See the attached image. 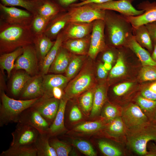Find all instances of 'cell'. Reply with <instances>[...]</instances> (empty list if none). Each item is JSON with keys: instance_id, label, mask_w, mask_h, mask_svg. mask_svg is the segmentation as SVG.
<instances>
[{"instance_id": "23", "label": "cell", "mask_w": 156, "mask_h": 156, "mask_svg": "<svg viewBox=\"0 0 156 156\" xmlns=\"http://www.w3.org/2000/svg\"><path fill=\"white\" fill-rule=\"evenodd\" d=\"M105 129L106 133L109 136L119 139L125 138L128 129L121 116L108 122Z\"/></svg>"}, {"instance_id": "26", "label": "cell", "mask_w": 156, "mask_h": 156, "mask_svg": "<svg viewBox=\"0 0 156 156\" xmlns=\"http://www.w3.org/2000/svg\"><path fill=\"white\" fill-rule=\"evenodd\" d=\"M31 76L25 72L15 73L12 77L10 92L15 97L20 96L26 83Z\"/></svg>"}, {"instance_id": "57", "label": "cell", "mask_w": 156, "mask_h": 156, "mask_svg": "<svg viewBox=\"0 0 156 156\" xmlns=\"http://www.w3.org/2000/svg\"><path fill=\"white\" fill-rule=\"evenodd\" d=\"M103 65L105 68L107 70H109L111 68L112 66L110 63L105 62Z\"/></svg>"}, {"instance_id": "51", "label": "cell", "mask_w": 156, "mask_h": 156, "mask_svg": "<svg viewBox=\"0 0 156 156\" xmlns=\"http://www.w3.org/2000/svg\"><path fill=\"white\" fill-rule=\"evenodd\" d=\"M107 70L105 68L103 64L102 63L100 64L97 69V74L98 77L100 79H104L107 76Z\"/></svg>"}, {"instance_id": "20", "label": "cell", "mask_w": 156, "mask_h": 156, "mask_svg": "<svg viewBox=\"0 0 156 156\" xmlns=\"http://www.w3.org/2000/svg\"><path fill=\"white\" fill-rule=\"evenodd\" d=\"M50 137L49 133L39 134L34 144L37 156H57L55 150L50 144Z\"/></svg>"}, {"instance_id": "24", "label": "cell", "mask_w": 156, "mask_h": 156, "mask_svg": "<svg viewBox=\"0 0 156 156\" xmlns=\"http://www.w3.org/2000/svg\"><path fill=\"white\" fill-rule=\"evenodd\" d=\"M23 47H19L12 52L2 55L0 57L1 68L5 70L9 77L11 72L14 68L15 62L17 58L23 53Z\"/></svg>"}, {"instance_id": "42", "label": "cell", "mask_w": 156, "mask_h": 156, "mask_svg": "<svg viewBox=\"0 0 156 156\" xmlns=\"http://www.w3.org/2000/svg\"><path fill=\"white\" fill-rule=\"evenodd\" d=\"M68 23H69V17L67 14L60 18L53 23L50 28L49 34L52 36L56 35Z\"/></svg>"}, {"instance_id": "36", "label": "cell", "mask_w": 156, "mask_h": 156, "mask_svg": "<svg viewBox=\"0 0 156 156\" xmlns=\"http://www.w3.org/2000/svg\"><path fill=\"white\" fill-rule=\"evenodd\" d=\"M82 59L79 56H75L70 61L66 71V76L70 79L77 73L82 63Z\"/></svg>"}, {"instance_id": "34", "label": "cell", "mask_w": 156, "mask_h": 156, "mask_svg": "<svg viewBox=\"0 0 156 156\" xmlns=\"http://www.w3.org/2000/svg\"><path fill=\"white\" fill-rule=\"evenodd\" d=\"M126 72L123 55L122 52H119L116 62L111 69L109 74L111 78H116L124 75Z\"/></svg>"}, {"instance_id": "29", "label": "cell", "mask_w": 156, "mask_h": 156, "mask_svg": "<svg viewBox=\"0 0 156 156\" xmlns=\"http://www.w3.org/2000/svg\"><path fill=\"white\" fill-rule=\"evenodd\" d=\"M86 37L81 38L69 39L66 43V48L72 53L77 54L85 53L89 43Z\"/></svg>"}, {"instance_id": "54", "label": "cell", "mask_w": 156, "mask_h": 156, "mask_svg": "<svg viewBox=\"0 0 156 156\" xmlns=\"http://www.w3.org/2000/svg\"><path fill=\"white\" fill-rule=\"evenodd\" d=\"M60 4L62 6L67 7L74 3L79 0H58Z\"/></svg>"}, {"instance_id": "6", "label": "cell", "mask_w": 156, "mask_h": 156, "mask_svg": "<svg viewBox=\"0 0 156 156\" xmlns=\"http://www.w3.org/2000/svg\"><path fill=\"white\" fill-rule=\"evenodd\" d=\"M94 81L92 71L84 69L67 85L64 95L68 99L76 96L89 89Z\"/></svg>"}, {"instance_id": "33", "label": "cell", "mask_w": 156, "mask_h": 156, "mask_svg": "<svg viewBox=\"0 0 156 156\" xmlns=\"http://www.w3.org/2000/svg\"><path fill=\"white\" fill-rule=\"evenodd\" d=\"M50 145L55 150L57 156H67L70 151V146L66 143L57 139H49Z\"/></svg>"}, {"instance_id": "19", "label": "cell", "mask_w": 156, "mask_h": 156, "mask_svg": "<svg viewBox=\"0 0 156 156\" xmlns=\"http://www.w3.org/2000/svg\"><path fill=\"white\" fill-rule=\"evenodd\" d=\"M93 23H70L65 31L66 36L69 39L83 38L92 31Z\"/></svg>"}, {"instance_id": "58", "label": "cell", "mask_w": 156, "mask_h": 156, "mask_svg": "<svg viewBox=\"0 0 156 156\" xmlns=\"http://www.w3.org/2000/svg\"><path fill=\"white\" fill-rule=\"evenodd\" d=\"M149 150H152L156 151V145L154 143H152L149 146Z\"/></svg>"}, {"instance_id": "13", "label": "cell", "mask_w": 156, "mask_h": 156, "mask_svg": "<svg viewBox=\"0 0 156 156\" xmlns=\"http://www.w3.org/2000/svg\"><path fill=\"white\" fill-rule=\"evenodd\" d=\"M121 117L128 129L150 121L139 106L133 104L122 109Z\"/></svg>"}, {"instance_id": "40", "label": "cell", "mask_w": 156, "mask_h": 156, "mask_svg": "<svg viewBox=\"0 0 156 156\" xmlns=\"http://www.w3.org/2000/svg\"><path fill=\"white\" fill-rule=\"evenodd\" d=\"M140 78L144 81L156 80V66H144L140 71Z\"/></svg>"}, {"instance_id": "10", "label": "cell", "mask_w": 156, "mask_h": 156, "mask_svg": "<svg viewBox=\"0 0 156 156\" xmlns=\"http://www.w3.org/2000/svg\"><path fill=\"white\" fill-rule=\"evenodd\" d=\"M38 60L36 51L27 46L23 47L22 53L16 59L14 68L23 69L30 76L36 74L38 71Z\"/></svg>"}, {"instance_id": "50", "label": "cell", "mask_w": 156, "mask_h": 156, "mask_svg": "<svg viewBox=\"0 0 156 156\" xmlns=\"http://www.w3.org/2000/svg\"><path fill=\"white\" fill-rule=\"evenodd\" d=\"M112 0H85L80 3H75L71 5L70 7H77L90 3H102Z\"/></svg>"}, {"instance_id": "53", "label": "cell", "mask_w": 156, "mask_h": 156, "mask_svg": "<svg viewBox=\"0 0 156 156\" xmlns=\"http://www.w3.org/2000/svg\"><path fill=\"white\" fill-rule=\"evenodd\" d=\"M52 94L53 97L60 100L63 96L62 89L59 87L54 88L52 90Z\"/></svg>"}, {"instance_id": "12", "label": "cell", "mask_w": 156, "mask_h": 156, "mask_svg": "<svg viewBox=\"0 0 156 156\" xmlns=\"http://www.w3.org/2000/svg\"><path fill=\"white\" fill-rule=\"evenodd\" d=\"M129 0H112L102 3H90L95 8L117 12L125 16H136L142 14V10L136 9Z\"/></svg>"}, {"instance_id": "8", "label": "cell", "mask_w": 156, "mask_h": 156, "mask_svg": "<svg viewBox=\"0 0 156 156\" xmlns=\"http://www.w3.org/2000/svg\"><path fill=\"white\" fill-rule=\"evenodd\" d=\"M137 9L144 11L142 14L136 16L123 15L131 24L133 27H136L142 25L156 21V2L148 0L143 1L137 6Z\"/></svg>"}, {"instance_id": "1", "label": "cell", "mask_w": 156, "mask_h": 156, "mask_svg": "<svg viewBox=\"0 0 156 156\" xmlns=\"http://www.w3.org/2000/svg\"><path fill=\"white\" fill-rule=\"evenodd\" d=\"M125 139L128 146L134 152L139 155L146 156L148 142L152 140L156 143V123L149 121L128 129Z\"/></svg>"}, {"instance_id": "4", "label": "cell", "mask_w": 156, "mask_h": 156, "mask_svg": "<svg viewBox=\"0 0 156 156\" xmlns=\"http://www.w3.org/2000/svg\"><path fill=\"white\" fill-rule=\"evenodd\" d=\"M26 29L18 25L8 26L0 33L1 46L6 51L15 49L27 42L29 37Z\"/></svg>"}, {"instance_id": "39", "label": "cell", "mask_w": 156, "mask_h": 156, "mask_svg": "<svg viewBox=\"0 0 156 156\" xmlns=\"http://www.w3.org/2000/svg\"><path fill=\"white\" fill-rule=\"evenodd\" d=\"M122 109L116 106L111 105H107L104 108L103 115L106 120L108 122L114 119L121 116Z\"/></svg>"}, {"instance_id": "18", "label": "cell", "mask_w": 156, "mask_h": 156, "mask_svg": "<svg viewBox=\"0 0 156 156\" xmlns=\"http://www.w3.org/2000/svg\"><path fill=\"white\" fill-rule=\"evenodd\" d=\"M68 99L64 95L60 100L58 109L55 118L50 126L49 133L50 136L58 134L65 130L64 114Z\"/></svg>"}, {"instance_id": "30", "label": "cell", "mask_w": 156, "mask_h": 156, "mask_svg": "<svg viewBox=\"0 0 156 156\" xmlns=\"http://www.w3.org/2000/svg\"><path fill=\"white\" fill-rule=\"evenodd\" d=\"M136 101L149 120L153 122L156 115V101L139 96L137 98Z\"/></svg>"}, {"instance_id": "25", "label": "cell", "mask_w": 156, "mask_h": 156, "mask_svg": "<svg viewBox=\"0 0 156 156\" xmlns=\"http://www.w3.org/2000/svg\"><path fill=\"white\" fill-rule=\"evenodd\" d=\"M70 62L69 56L66 51L64 49L59 50L49 72L55 73H64L66 72Z\"/></svg>"}, {"instance_id": "43", "label": "cell", "mask_w": 156, "mask_h": 156, "mask_svg": "<svg viewBox=\"0 0 156 156\" xmlns=\"http://www.w3.org/2000/svg\"><path fill=\"white\" fill-rule=\"evenodd\" d=\"M57 9L55 5L50 3H46L41 6L39 9V15L48 19L55 15Z\"/></svg>"}, {"instance_id": "14", "label": "cell", "mask_w": 156, "mask_h": 156, "mask_svg": "<svg viewBox=\"0 0 156 156\" xmlns=\"http://www.w3.org/2000/svg\"><path fill=\"white\" fill-rule=\"evenodd\" d=\"M60 100L53 97L43 96L32 106L47 122L50 126L57 113Z\"/></svg>"}, {"instance_id": "21", "label": "cell", "mask_w": 156, "mask_h": 156, "mask_svg": "<svg viewBox=\"0 0 156 156\" xmlns=\"http://www.w3.org/2000/svg\"><path fill=\"white\" fill-rule=\"evenodd\" d=\"M63 41L62 36H58L51 49L41 62V72L42 75L47 74L56 58Z\"/></svg>"}, {"instance_id": "2", "label": "cell", "mask_w": 156, "mask_h": 156, "mask_svg": "<svg viewBox=\"0 0 156 156\" xmlns=\"http://www.w3.org/2000/svg\"><path fill=\"white\" fill-rule=\"evenodd\" d=\"M104 19L107 36L113 45L120 46L126 44L127 34L132 33V27L124 16L110 10H105Z\"/></svg>"}, {"instance_id": "7", "label": "cell", "mask_w": 156, "mask_h": 156, "mask_svg": "<svg viewBox=\"0 0 156 156\" xmlns=\"http://www.w3.org/2000/svg\"><path fill=\"white\" fill-rule=\"evenodd\" d=\"M15 130L12 133V140L10 146H29L34 145L40 133L34 128L18 122Z\"/></svg>"}, {"instance_id": "22", "label": "cell", "mask_w": 156, "mask_h": 156, "mask_svg": "<svg viewBox=\"0 0 156 156\" xmlns=\"http://www.w3.org/2000/svg\"><path fill=\"white\" fill-rule=\"evenodd\" d=\"M132 33L135 40L140 45L144 47L151 52L153 51V42L145 25L132 27Z\"/></svg>"}, {"instance_id": "55", "label": "cell", "mask_w": 156, "mask_h": 156, "mask_svg": "<svg viewBox=\"0 0 156 156\" xmlns=\"http://www.w3.org/2000/svg\"><path fill=\"white\" fill-rule=\"evenodd\" d=\"M154 45L153 47V50L152 51V54L151 57L153 60L156 62V41H153Z\"/></svg>"}, {"instance_id": "35", "label": "cell", "mask_w": 156, "mask_h": 156, "mask_svg": "<svg viewBox=\"0 0 156 156\" xmlns=\"http://www.w3.org/2000/svg\"><path fill=\"white\" fill-rule=\"evenodd\" d=\"M103 126V123L101 121L89 122L77 126L74 130L84 133L92 132L98 130Z\"/></svg>"}, {"instance_id": "27", "label": "cell", "mask_w": 156, "mask_h": 156, "mask_svg": "<svg viewBox=\"0 0 156 156\" xmlns=\"http://www.w3.org/2000/svg\"><path fill=\"white\" fill-rule=\"evenodd\" d=\"M106 98V90L103 85L97 86L94 90L93 105L90 116L94 117L99 113Z\"/></svg>"}, {"instance_id": "47", "label": "cell", "mask_w": 156, "mask_h": 156, "mask_svg": "<svg viewBox=\"0 0 156 156\" xmlns=\"http://www.w3.org/2000/svg\"><path fill=\"white\" fill-rule=\"evenodd\" d=\"M69 117L70 120L73 122L78 121L82 118L81 113L77 106L75 105L72 107L70 113Z\"/></svg>"}, {"instance_id": "32", "label": "cell", "mask_w": 156, "mask_h": 156, "mask_svg": "<svg viewBox=\"0 0 156 156\" xmlns=\"http://www.w3.org/2000/svg\"><path fill=\"white\" fill-rule=\"evenodd\" d=\"M98 146L102 152L107 156H120L122 154L121 150L118 147L104 140L98 143Z\"/></svg>"}, {"instance_id": "9", "label": "cell", "mask_w": 156, "mask_h": 156, "mask_svg": "<svg viewBox=\"0 0 156 156\" xmlns=\"http://www.w3.org/2000/svg\"><path fill=\"white\" fill-rule=\"evenodd\" d=\"M105 23L104 20H96L93 23L92 34L88 51L90 57L94 59L105 47Z\"/></svg>"}, {"instance_id": "31", "label": "cell", "mask_w": 156, "mask_h": 156, "mask_svg": "<svg viewBox=\"0 0 156 156\" xmlns=\"http://www.w3.org/2000/svg\"><path fill=\"white\" fill-rule=\"evenodd\" d=\"M2 10L10 18L19 21L29 18L30 15L27 12L14 7H8L0 4Z\"/></svg>"}, {"instance_id": "3", "label": "cell", "mask_w": 156, "mask_h": 156, "mask_svg": "<svg viewBox=\"0 0 156 156\" xmlns=\"http://www.w3.org/2000/svg\"><path fill=\"white\" fill-rule=\"evenodd\" d=\"M1 127L12 123H17L22 113L33 106L40 98L29 100H16L8 96L4 91L1 92Z\"/></svg>"}, {"instance_id": "37", "label": "cell", "mask_w": 156, "mask_h": 156, "mask_svg": "<svg viewBox=\"0 0 156 156\" xmlns=\"http://www.w3.org/2000/svg\"><path fill=\"white\" fill-rule=\"evenodd\" d=\"M54 43L46 37L41 38L38 43V49L41 61L44 58Z\"/></svg>"}, {"instance_id": "38", "label": "cell", "mask_w": 156, "mask_h": 156, "mask_svg": "<svg viewBox=\"0 0 156 156\" xmlns=\"http://www.w3.org/2000/svg\"><path fill=\"white\" fill-rule=\"evenodd\" d=\"M94 92L92 90L88 91L81 97L80 104L83 111L87 113L91 110L93 103Z\"/></svg>"}, {"instance_id": "46", "label": "cell", "mask_w": 156, "mask_h": 156, "mask_svg": "<svg viewBox=\"0 0 156 156\" xmlns=\"http://www.w3.org/2000/svg\"><path fill=\"white\" fill-rule=\"evenodd\" d=\"M48 19L39 15L35 19L33 26L35 31L37 33L41 31L43 28Z\"/></svg>"}, {"instance_id": "44", "label": "cell", "mask_w": 156, "mask_h": 156, "mask_svg": "<svg viewBox=\"0 0 156 156\" xmlns=\"http://www.w3.org/2000/svg\"><path fill=\"white\" fill-rule=\"evenodd\" d=\"M5 5L18 6L31 10L33 8L34 4L31 3L24 0H1Z\"/></svg>"}, {"instance_id": "28", "label": "cell", "mask_w": 156, "mask_h": 156, "mask_svg": "<svg viewBox=\"0 0 156 156\" xmlns=\"http://www.w3.org/2000/svg\"><path fill=\"white\" fill-rule=\"evenodd\" d=\"M0 156H37L36 150L34 145L11 146L3 151Z\"/></svg>"}, {"instance_id": "59", "label": "cell", "mask_w": 156, "mask_h": 156, "mask_svg": "<svg viewBox=\"0 0 156 156\" xmlns=\"http://www.w3.org/2000/svg\"><path fill=\"white\" fill-rule=\"evenodd\" d=\"M153 122L156 123V116H155L154 120Z\"/></svg>"}, {"instance_id": "16", "label": "cell", "mask_w": 156, "mask_h": 156, "mask_svg": "<svg viewBox=\"0 0 156 156\" xmlns=\"http://www.w3.org/2000/svg\"><path fill=\"white\" fill-rule=\"evenodd\" d=\"M69 80L66 76L61 74H46L43 75V96L53 97V89L55 87L63 89L66 87Z\"/></svg>"}, {"instance_id": "41", "label": "cell", "mask_w": 156, "mask_h": 156, "mask_svg": "<svg viewBox=\"0 0 156 156\" xmlns=\"http://www.w3.org/2000/svg\"><path fill=\"white\" fill-rule=\"evenodd\" d=\"M73 144L76 147L86 155L95 156L96 152L92 145L88 142L83 140H75Z\"/></svg>"}, {"instance_id": "49", "label": "cell", "mask_w": 156, "mask_h": 156, "mask_svg": "<svg viewBox=\"0 0 156 156\" xmlns=\"http://www.w3.org/2000/svg\"><path fill=\"white\" fill-rule=\"evenodd\" d=\"M142 96L147 99L156 101V93L150 90L148 88L144 89L141 92Z\"/></svg>"}, {"instance_id": "17", "label": "cell", "mask_w": 156, "mask_h": 156, "mask_svg": "<svg viewBox=\"0 0 156 156\" xmlns=\"http://www.w3.org/2000/svg\"><path fill=\"white\" fill-rule=\"evenodd\" d=\"M126 40V44L135 53L143 66H156V62L153 60L149 52L136 41L132 33L127 34Z\"/></svg>"}, {"instance_id": "56", "label": "cell", "mask_w": 156, "mask_h": 156, "mask_svg": "<svg viewBox=\"0 0 156 156\" xmlns=\"http://www.w3.org/2000/svg\"><path fill=\"white\" fill-rule=\"evenodd\" d=\"M148 88L151 91L156 93V82L151 85Z\"/></svg>"}, {"instance_id": "60", "label": "cell", "mask_w": 156, "mask_h": 156, "mask_svg": "<svg viewBox=\"0 0 156 156\" xmlns=\"http://www.w3.org/2000/svg\"><path fill=\"white\" fill-rule=\"evenodd\" d=\"M129 0L132 3V2L134 0Z\"/></svg>"}, {"instance_id": "15", "label": "cell", "mask_w": 156, "mask_h": 156, "mask_svg": "<svg viewBox=\"0 0 156 156\" xmlns=\"http://www.w3.org/2000/svg\"><path fill=\"white\" fill-rule=\"evenodd\" d=\"M42 80L41 73L31 77L23 89L19 99L29 100L42 96L44 95Z\"/></svg>"}, {"instance_id": "45", "label": "cell", "mask_w": 156, "mask_h": 156, "mask_svg": "<svg viewBox=\"0 0 156 156\" xmlns=\"http://www.w3.org/2000/svg\"><path fill=\"white\" fill-rule=\"evenodd\" d=\"M133 84L132 83L130 82L122 83L114 87L113 91L116 95L121 96L125 94L128 91Z\"/></svg>"}, {"instance_id": "52", "label": "cell", "mask_w": 156, "mask_h": 156, "mask_svg": "<svg viewBox=\"0 0 156 156\" xmlns=\"http://www.w3.org/2000/svg\"><path fill=\"white\" fill-rule=\"evenodd\" d=\"M114 58V55L111 51H107L105 52L103 55L102 59L105 62L111 64Z\"/></svg>"}, {"instance_id": "48", "label": "cell", "mask_w": 156, "mask_h": 156, "mask_svg": "<svg viewBox=\"0 0 156 156\" xmlns=\"http://www.w3.org/2000/svg\"><path fill=\"white\" fill-rule=\"evenodd\" d=\"M153 41H156V21L145 25Z\"/></svg>"}, {"instance_id": "5", "label": "cell", "mask_w": 156, "mask_h": 156, "mask_svg": "<svg viewBox=\"0 0 156 156\" xmlns=\"http://www.w3.org/2000/svg\"><path fill=\"white\" fill-rule=\"evenodd\" d=\"M106 10L96 8L91 3L71 7L68 13L69 23H91L99 19L104 20Z\"/></svg>"}, {"instance_id": "11", "label": "cell", "mask_w": 156, "mask_h": 156, "mask_svg": "<svg viewBox=\"0 0 156 156\" xmlns=\"http://www.w3.org/2000/svg\"><path fill=\"white\" fill-rule=\"evenodd\" d=\"M18 122L27 124L34 127L40 134L49 133L50 125L32 106L22 113Z\"/></svg>"}]
</instances>
